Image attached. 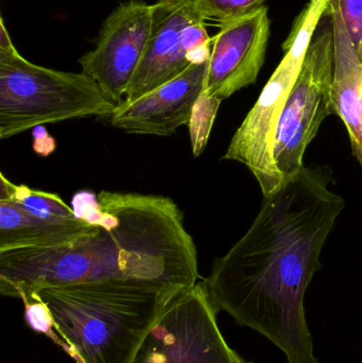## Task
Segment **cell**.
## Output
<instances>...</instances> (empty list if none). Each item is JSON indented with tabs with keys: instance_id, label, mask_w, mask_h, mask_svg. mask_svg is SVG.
<instances>
[{
	"instance_id": "6da1fadb",
	"label": "cell",
	"mask_w": 362,
	"mask_h": 363,
	"mask_svg": "<svg viewBox=\"0 0 362 363\" xmlns=\"http://www.w3.org/2000/svg\"><path fill=\"white\" fill-rule=\"evenodd\" d=\"M329 166H304L263 205L248 232L203 281L219 311L273 342L288 363H319L304 298L344 199Z\"/></svg>"
},
{
	"instance_id": "7a4b0ae2",
	"label": "cell",
	"mask_w": 362,
	"mask_h": 363,
	"mask_svg": "<svg viewBox=\"0 0 362 363\" xmlns=\"http://www.w3.org/2000/svg\"><path fill=\"white\" fill-rule=\"evenodd\" d=\"M74 213L94 224L69 242L0 253V294L21 300L55 286L127 281L168 289L198 283L197 247L170 198L81 191Z\"/></svg>"
},
{
	"instance_id": "3957f363",
	"label": "cell",
	"mask_w": 362,
	"mask_h": 363,
	"mask_svg": "<svg viewBox=\"0 0 362 363\" xmlns=\"http://www.w3.org/2000/svg\"><path fill=\"white\" fill-rule=\"evenodd\" d=\"M178 290L108 281L46 287L32 296L50 309L61 347L74 362L132 363L147 333Z\"/></svg>"
},
{
	"instance_id": "277c9868",
	"label": "cell",
	"mask_w": 362,
	"mask_h": 363,
	"mask_svg": "<svg viewBox=\"0 0 362 363\" xmlns=\"http://www.w3.org/2000/svg\"><path fill=\"white\" fill-rule=\"evenodd\" d=\"M97 82L84 72L36 65L19 55L0 19V138L46 123L111 116L116 110Z\"/></svg>"
},
{
	"instance_id": "5b68a950",
	"label": "cell",
	"mask_w": 362,
	"mask_h": 363,
	"mask_svg": "<svg viewBox=\"0 0 362 363\" xmlns=\"http://www.w3.org/2000/svg\"><path fill=\"white\" fill-rule=\"evenodd\" d=\"M331 0H310L298 17L283 48L286 55L268 81L256 104L232 138L222 160L244 164L254 174L264 196L284 183L273 159L276 128L291 89L305 61L308 47Z\"/></svg>"
},
{
	"instance_id": "8992f818",
	"label": "cell",
	"mask_w": 362,
	"mask_h": 363,
	"mask_svg": "<svg viewBox=\"0 0 362 363\" xmlns=\"http://www.w3.org/2000/svg\"><path fill=\"white\" fill-rule=\"evenodd\" d=\"M203 281L172 294L132 363H251L234 351L217 323Z\"/></svg>"
},
{
	"instance_id": "52a82bcc",
	"label": "cell",
	"mask_w": 362,
	"mask_h": 363,
	"mask_svg": "<svg viewBox=\"0 0 362 363\" xmlns=\"http://www.w3.org/2000/svg\"><path fill=\"white\" fill-rule=\"evenodd\" d=\"M322 19L276 128L273 159L284 181L304 167L306 149L316 138L321 123L332 115L335 42L332 21Z\"/></svg>"
},
{
	"instance_id": "ba28073f",
	"label": "cell",
	"mask_w": 362,
	"mask_h": 363,
	"mask_svg": "<svg viewBox=\"0 0 362 363\" xmlns=\"http://www.w3.org/2000/svg\"><path fill=\"white\" fill-rule=\"evenodd\" d=\"M152 6L150 38L125 93L128 104L174 80L191 64L210 59L212 38L195 0H159Z\"/></svg>"
},
{
	"instance_id": "9c48e42d",
	"label": "cell",
	"mask_w": 362,
	"mask_h": 363,
	"mask_svg": "<svg viewBox=\"0 0 362 363\" xmlns=\"http://www.w3.org/2000/svg\"><path fill=\"white\" fill-rule=\"evenodd\" d=\"M152 4L129 0L106 19L95 49L79 59L82 72L93 78L118 106L140 67L152 28Z\"/></svg>"
},
{
	"instance_id": "30bf717a",
	"label": "cell",
	"mask_w": 362,
	"mask_h": 363,
	"mask_svg": "<svg viewBox=\"0 0 362 363\" xmlns=\"http://www.w3.org/2000/svg\"><path fill=\"white\" fill-rule=\"evenodd\" d=\"M270 35L268 8L220 26L212 38L203 91L225 100L253 84L265 62Z\"/></svg>"
},
{
	"instance_id": "8fae6325",
	"label": "cell",
	"mask_w": 362,
	"mask_h": 363,
	"mask_svg": "<svg viewBox=\"0 0 362 363\" xmlns=\"http://www.w3.org/2000/svg\"><path fill=\"white\" fill-rule=\"evenodd\" d=\"M208 60L191 64L180 76L135 101L119 104L110 116L111 125L127 133L159 136L171 135L188 125L204 89Z\"/></svg>"
},
{
	"instance_id": "7c38bea8",
	"label": "cell",
	"mask_w": 362,
	"mask_h": 363,
	"mask_svg": "<svg viewBox=\"0 0 362 363\" xmlns=\"http://www.w3.org/2000/svg\"><path fill=\"white\" fill-rule=\"evenodd\" d=\"M327 13L333 23L335 42L332 114L338 115L346 125L353 155L362 167V63L349 38L339 0H331Z\"/></svg>"
},
{
	"instance_id": "4fadbf2b",
	"label": "cell",
	"mask_w": 362,
	"mask_h": 363,
	"mask_svg": "<svg viewBox=\"0 0 362 363\" xmlns=\"http://www.w3.org/2000/svg\"><path fill=\"white\" fill-rule=\"evenodd\" d=\"M86 232L49 225L28 213L13 199L0 198V253L55 247L69 242Z\"/></svg>"
},
{
	"instance_id": "5bb4252c",
	"label": "cell",
	"mask_w": 362,
	"mask_h": 363,
	"mask_svg": "<svg viewBox=\"0 0 362 363\" xmlns=\"http://www.w3.org/2000/svg\"><path fill=\"white\" fill-rule=\"evenodd\" d=\"M0 198L16 201L28 213L40 221L74 232H86L93 224L81 219L74 208L68 206L63 199L52 192L33 189L26 185H16L0 174Z\"/></svg>"
},
{
	"instance_id": "9a60e30c",
	"label": "cell",
	"mask_w": 362,
	"mask_h": 363,
	"mask_svg": "<svg viewBox=\"0 0 362 363\" xmlns=\"http://www.w3.org/2000/svg\"><path fill=\"white\" fill-rule=\"evenodd\" d=\"M221 101L222 100L219 98L210 97L208 94L202 91L201 96L193 106L189 119L188 129L191 148L196 157H199L205 149Z\"/></svg>"
},
{
	"instance_id": "2e32d148",
	"label": "cell",
	"mask_w": 362,
	"mask_h": 363,
	"mask_svg": "<svg viewBox=\"0 0 362 363\" xmlns=\"http://www.w3.org/2000/svg\"><path fill=\"white\" fill-rule=\"evenodd\" d=\"M267 0H195L200 16L219 26L238 21L265 6Z\"/></svg>"
},
{
	"instance_id": "e0dca14e",
	"label": "cell",
	"mask_w": 362,
	"mask_h": 363,
	"mask_svg": "<svg viewBox=\"0 0 362 363\" xmlns=\"http://www.w3.org/2000/svg\"><path fill=\"white\" fill-rule=\"evenodd\" d=\"M21 301L25 305V320L28 326L33 332L45 335L61 347V339L55 330V320L48 306L36 296Z\"/></svg>"
},
{
	"instance_id": "ac0fdd59",
	"label": "cell",
	"mask_w": 362,
	"mask_h": 363,
	"mask_svg": "<svg viewBox=\"0 0 362 363\" xmlns=\"http://www.w3.org/2000/svg\"><path fill=\"white\" fill-rule=\"evenodd\" d=\"M339 6L349 38L362 63V0H339Z\"/></svg>"
},
{
	"instance_id": "d6986e66",
	"label": "cell",
	"mask_w": 362,
	"mask_h": 363,
	"mask_svg": "<svg viewBox=\"0 0 362 363\" xmlns=\"http://www.w3.org/2000/svg\"><path fill=\"white\" fill-rule=\"evenodd\" d=\"M33 136V150L40 157H48L55 150V140L49 135L43 125H38L32 132Z\"/></svg>"
}]
</instances>
